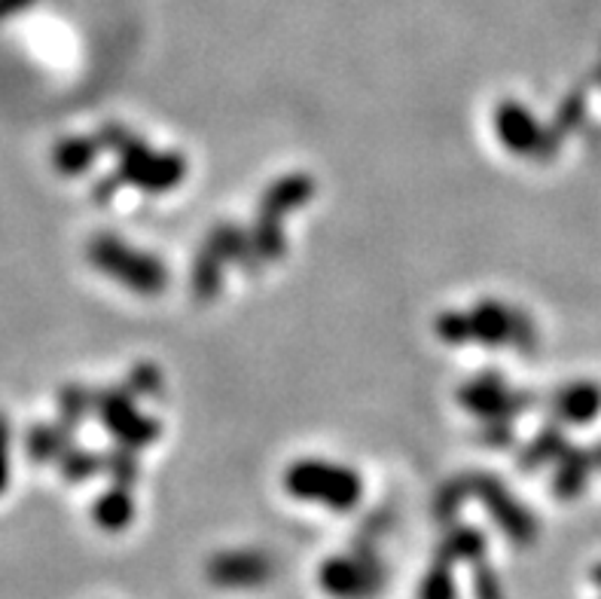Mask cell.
<instances>
[{
	"label": "cell",
	"mask_w": 601,
	"mask_h": 599,
	"mask_svg": "<svg viewBox=\"0 0 601 599\" xmlns=\"http://www.w3.org/2000/svg\"><path fill=\"white\" fill-rule=\"evenodd\" d=\"M98 145L114 150L119 156V180H129L135 187L150 193L175 190L187 175V163L177 154H154L150 147L141 145L135 135H129L122 126H107L98 135Z\"/></svg>",
	"instance_id": "cell-1"
},
{
	"label": "cell",
	"mask_w": 601,
	"mask_h": 599,
	"mask_svg": "<svg viewBox=\"0 0 601 599\" xmlns=\"http://www.w3.org/2000/svg\"><path fill=\"white\" fill-rule=\"evenodd\" d=\"M284 490L303 502L327 504L333 511H352L361 502L364 483L348 465H333L324 459H299L284 471Z\"/></svg>",
	"instance_id": "cell-2"
},
{
	"label": "cell",
	"mask_w": 601,
	"mask_h": 599,
	"mask_svg": "<svg viewBox=\"0 0 601 599\" xmlns=\"http://www.w3.org/2000/svg\"><path fill=\"white\" fill-rule=\"evenodd\" d=\"M89 264L144 297H156L168 285V273L166 266L159 264V257L135 252L129 242L117 236H95L89 242Z\"/></svg>",
	"instance_id": "cell-3"
},
{
	"label": "cell",
	"mask_w": 601,
	"mask_h": 599,
	"mask_svg": "<svg viewBox=\"0 0 601 599\" xmlns=\"http://www.w3.org/2000/svg\"><path fill=\"white\" fill-rule=\"evenodd\" d=\"M473 340L485 343L489 348L516 346L519 352H531L538 343V331L534 324L513 306H504L497 300H483L476 303L471 312Z\"/></svg>",
	"instance_id": "cell-4"
},
{
	"label": "cell",
	"mask_w": 601,
	"mask_h": 599,
	"mask_svg": "<svg viewBox=\"0 0 601 599\" xmlns=\"http://www.w3.org/2000/svg\"><path fill=\"white\" fill-rule=\"evenodd\" d=\"M495 132L510 154L529 156V159H546V156H553V132H546L543 126H538V120H534L522 105H516V101H504V105L495 110Z\"/></svg>",
	"instance_id": "cell-5"
},
{
	"label": "cell",
	"mask_w": 601,
	"mask_h": 599,
	"mask_svg": "<svg viewBox=\"0 0 601 599\" xmlns=\"http://www.w3.org/2000/svg\"><path fill=\"white\" fill-rule=\"evenodd\" d=\"M95 407H98V416L105 422L107 432L122 446H147L159 438V425L135 410L129 392L110 389L105 395L95 397Z\"/></svg>",
	"instance_id": "cell-6"
},
{
	"label": "cell",
	"mask_w": 601,
	"mask_h": 599,
	"mask_svg": "<svg viewBox=\"0 0 601 599\" xmlns=\"http://www.w3.org/2000/svg\"><path fill=\"white\" fill-rule=\"evenodd\" d=\"M459 404H464L473 416H480L485 422H508L510 416H516L519 410L529 404V397L508 389L504 380L495 376V373H485V376L461 389Z\"/></svg>",
	"instance_id": "cell-7"
},
{
	"label": "cell",
	"mask_w": 601,
	"mask_h": 599,
	"mask_svg": "<svg viewBox=\"0 0 601 599\" xmlns=\"http://www.w3.org/2000/svg\"><path fill=\"white\" fill-rule=\"evenodd\" d=\"M321 585L339 599L373 597L382 585V566L364 557H336L321 569Z\"/></svg>",
	"instance_id": "cell-8"
},
{
	"label": "cell",
	"mask_w": 601,
	"mask_h": 599,
	"mask_svg": "<svg viewBox=\"0 0 601 599\" xmlns=\"http://www.w3.org/2000/svg\"><path fill=\"white\" fill-rule=\"evenodd\" d=\"M467 487H471V495H480V499L489 504V511H492V517L497 520V527L504 529L508 536H513L519 544H529L531 536L538 532V527H534L529 511H525L495 478L473 474V478H467Z\"/></svg>",
	"instance_id": "cell-9"
},
{
	"label": "cell",
	"mask_w": 601,
	"mask_h": 599,
	"mask_svg": "<svg viewBox=\"0 0 601 599\" xmlns=\"http://www.w3.org/2000/svg\"><path fill=\"white\" fill-rule=\"evenodd\" d=\"M208 578L224 588H257L272 578V560L254 551L220 553L208 563Z\"/></svg>",
	"instance_id": "cell-10"
},
{
	"label": "cell",
	"mask_w": 601,
	"mask_h": 599,
	"mask_svg": "<svg viewBox=\"0 0 601 599\" xmlns=\"http://www.w3.org/2000/svg\"><path fill=\"white\" fill-rule=\"evenodd\" d=\"M315 193V180L308 175H287V178L275 180L269 190L259 199V217L266 224H278L284 215L296 212L299 205H306Z\"/></svg>",
	"instance_id": "cell-11"
},
{
	"label": "cell",
	"mask_w": 601,
	"mask_h": 599,
	"mask_svg": "<svg viewBox=\"0 0 601 599\" xmlns=\"http://www.w3.org/2000/svg\"><path fill=\"white\" fill-rule=\"evenodd\" d=\"M553 410L568 425H590L601 413V385L590 380L565 385L562 392H555Z\"/></svg>",
	"instance_id": "cell-12"
},
{
	"label": "cell",
	"mask_w": 601,
	"mask_h": 599,
	"mask_svg": "<svg viewBox=\"0 0 601 599\" xmlns=\"http://www.w3.org/2000/svg\"><path fill=\"white\" fill-rule=\"evenodd\" d=\"M592 468H595L592 453H583V450H571V446H568L565 453L559 455V462H555V480H553L555 499H574V495H580L583 487H587V480H590Z\"/></svg>",
	"instance_id": "cell-13"
},
{
	"label": "cell",
	"mask_w": 601,
	"mask_h": 599,
	"mask_svg": "<svg viewBox=\"0 0 601 599\" xmlns=\"http://www.w3.org/2000/svg\"><path fill=\"white\" fill-rule=\"evenodd\" d=\"M95 523L101 529H110V532H119V529H126L131 523V517H135V502H131L129 487H122L117 483L114 490L105 492L92 508Z\"/></svg>",
	"instance_id": "cell-14"
},
{
	"label": "cell",
	"mask_w": 601,
	"mask_h": 599,
	"mask_svg": "<svg viewBox=\"0 0 601 599\" xmlns=\"http://www.w3.org/2000/svg\"><path fill=\"white\" fill-rule=\"evenodd\" d=\"M98 147H101L98 138H65V141L56 145L52 163H56L61 175H80L95 163Z\"/></svg>",
	"instance_id": "cell-15"
},
{
	"label": "cell",
	"mask_w": 601,
	"mask_h": 599,
	"mask_svg": "<svg viewBox=\"0 0 601 599\" xmlns=\"http://www.w3.org/2000/svg\"><path fill=\"white\" fill-rule=\"evenodd\" d=\"M68 438H71V432L61 429V425H35L28 432V455L35 462L59 459V455L68 453Z\"/></svg>",
	"instance_id": "cell-16"
},
{
	"label": "cell",
	"mask_w": 601,
	"mask_h": 599,
	"mask_svg": "<svg viewBox=\"0 0 601 599\" xmlns=\"http://www.w3.org/2000/svg\"><path fill=\"white\" fill-rule=\"evenodd\" d=\"M568 444L565 438L559 429H543L525 453L519 455V465L525 468V471H534V468L546 465V462H559V455L565 453Z\"/></svg>",
	"instance_id": "cell-17"
},
{
	"label": "cell",
	"mask_w": 601,
	"mask_h": 599,
	"mask_svg": "<svg viewBox=\"0 0 601 599\" xmlns=\"http://www.w3.org/2000/svg\"><path fill=\"white\" fill-rule=\"evenodd\" d=\"M89 404H92V397H89V392H86V389H80V385H68V389H61V397H59L61 429L73 432V429L83 422Z\"/></svg>",
	"instance_id": "cell-18"
},
{
	"label": "cell",
	"mask_w": 601,
	"mask_h": 599,
	"mask_svg": "<svg viewBox=\"0 0 601 599\" xmlns=\"http://www.w3.org/2000/svg\"><path fill=\"white\" fill-rule=\"evenodd\" d=\"M436 334L443 343L449 346H461V343H471L473 340V324H471V312H443L436 318Z\"/></svg>",
	"instance_id": "cell-19"
},
{
	"label": "cell",
	"mask_w": 601,
	"mask_h": 599,
	"mask_svg": "<svg viewBox=\"0 0 601 599\" xmlns=\"http://www.w3.org/2000/svg\"><path fill=\"white\" fill-rule=\"evenodd\" d=\"M95 471H105V455L86 453V450H73L61 455V474L65 480H86Z\"/></svg>",
	"instance_id": "cell-20"
},
{
	"label": "cell",
	"mask_w": 601,
	"mask_h": 599,
	"mask_svg": "<svg viewBox=\"0 0 601 599\" xmlns=\"http://www.w3.org/2000/svg\"><path fill=\"white\" fill-rule=\"evenodd\" d=\"M443 551L452 553V557H464V560H473V557H480V553H483V539H480V532H476V529L461 527V529H455L452 536H449L446 548H443Z\"/></svg>",
	"instance_id": "cell-21"
},
{
	"label": "cell",
	"mask_w": 601,
	"mask_h": 599,
	"mask_svg": "<svg viewBox=\"0 0 601 599\" xmlns=\"http://www.w3.org/2000/svg\"><path fill=\"white\" fill-rule=\"evenodd\" d=\"M105 471H110L117 483L129 487L138 478V465H135V455L129 453V446H117L114 453L105 455Z\"/></svg>",
	"instance_id": "cell-22"
},
{
	"label": "cell",
	"mask_w": 601,
	"mask_h": 599,
	"mask_svg": "<svg viewBox=\"0 0 601 599\" xmlns=\"http://www.w3.org/2000/svg\"><path fill=\"white\" fill-rule=\"evenodd\" d=\"M129 392H135V395H159L162 392V376L150 364H141V367L131 371Z\"/></svg>",
	"instance_id": "cell-23"
},
{
	"label": "cell",
	"mask_w": 601,
	"mask_h": 599,
	"mask_svg": "<svg viewBox=\"0 0 601 599\" xmlns=\"http://www.w3.org/2000/svg\"><path fill=\"white\" fill-rule=\"evenodd\" d=\"M10 444H12L10 422H7V416L0 413V495H3L7 483H10Z\"/></svg>",
	"instance_id": "cell-24"
},
{
	"label": "cell",
	"mask_w": 601,
	"mask_h": 599,
	"mask_svg": "<svg viewBox=\"0 0 601 599\" xmlns=\"http://www.w3.org/2000/svg\"><path fill=\"white\" fill-rule=\"evenodd\" d=\"M592 459H595V468H601V444L592 450Z\"/></svg>",
	"instance_id": "cell-25"
},
{
	"label": "cell",
	"mask_w": 601,
	"mask_h": 599,
	"mask_svg": "<svg viewBox=\"0 0 601 599\" xmlns=\"http://www.w3.org/2000/svg\"><path fill=\"white\" fill-rule=\"evenodd\" d=\"M595 578H599V581H601V566H599V569H595Z\"/></svg>",
	"instance_id": "cell-26"
}]
</instances>
